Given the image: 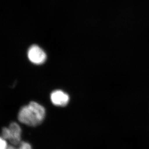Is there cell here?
Wrapping results in <instances>:
<instances>
[{"label": "cell", "instance_id": "obj_4", "mask_svg": "<svg viewBox=\"0 0 149 149\" xmlns=\"http://www.w3.org/2000/svg\"><path fill=\"white\" fill-rule=\"evenodd\" d=\"M52 103L56 106H65L69 102V96L61 90H55L50 94Z\"/></svg>", "mask_w": 149, "mask_h": 149}, {"label": "cell", "instance_id": "obj_5", "mask_svg": "<svg viewBox=\"0 0 149 149\" xmlns=\"http://www.w3.org/2000/svg\"><path fill=\"white\" fill-rule=\"evenodd\" d=\"M7 149H33V148L29 142L22 141L19 145H9Z\"/></svg>", "mask_w": 149, "mask_h": 149}, {"label": "cell", "instance_id": "obj_2", "mask_svg": "<svg viewBox=\"0 0 149 149\" xmlns=\"http://www.w3.org/2000/svg\"><path fill=\"white\" fill-rule=\"evenodd\" d=\"M1 136L9 141L11 145H19L22 141V128L16 122H12L8 127L2 128Z\"/></svg>", "mask_w": 149, "mask_h": 149}, {"label": "cell", "instance_id": "obj_1", "mask_svg": "<svg viewBox=\"0 0 149 149\" xmlns=\"http://www.w3.org/2000/svg\"><path fill=\"white\" fill-rule=\"evenodd\" d=\"M46 117V109L42 105L31 101L28 105L22 107L17 114L19 122L31 127L41 125Z\"/></svg>", "mask_w": 149, "mask_h": 149}, {"label": "cell", "instance_id": "obj_3", "mask_svg": "<svg viewBox=\"0 0 149 149\" xmlns=\"http://www.w3.org/2000/svg\"><path fill=\"white\" fill-rule=\"evenodd\" d=\"M27 56L29 61L33 65H39L44 63L47 59V54L37 45H32L28 49Z\"/></svg>", "mask_w": 149, "mask_h": 149}, {"label": "cell", "instance_id": "obj_6", "mask_svg": "<svg viewBox=\"0 0 149 149\" xmlns=\"http://www.w3.org/2000/svg\"><path fill=\"white\" fill-rule=\"evenodd\" d=\"M9 145L7 141L1 136H0V149H7Z\"/></svg>", "mask_w": 149, "mask_h": 149}]
</instances>
